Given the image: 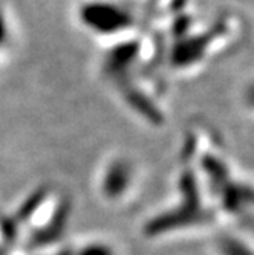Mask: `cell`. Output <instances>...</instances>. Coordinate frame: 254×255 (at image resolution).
<instances>
[{"mask_svg":"<svg viewBox=\"0 0 254 255\" xmlns=\"http://www.w3.org/2000/svg\"><path fill=\"white\" fill-rule=\"evenodd\" d=\"M9 21L6 17V12L3 6H0V55L6 49V46L9 43Z\"/></svg>","mask_w":254,"mask_h":255,"instance_id":"obj_2","label":"cell"},{"mask_svg":"<svg viewBox=\"0 0 254 255\" xmlns=\"http://www.w3.org/2000/svg\"><path fill=\"white\" fill-rule=\"evenodd\" d=\"M78 20L87 31L103 37L127 34L135 25L132 11L109 0H90L81 3Z\"/></svg>","mask_w":254,"mask_h":255,"instance_id":"obj_1","label":"cell"}]
</instances>
